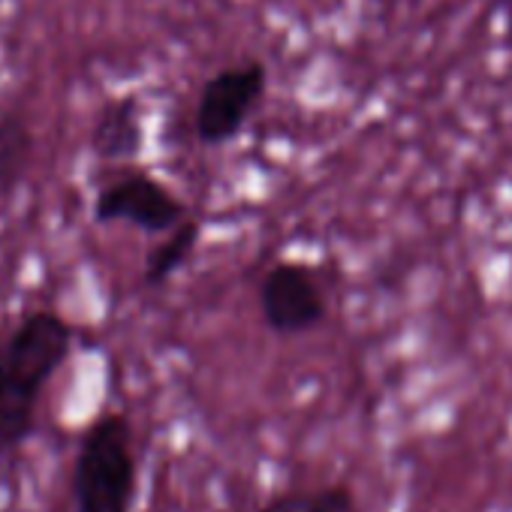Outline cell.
<instances>
[{
  "mask_svg": "<svg viewBox=\"0 0 512 512\" xmlns=\"http://www.w3.org/2000/svg\"><path fill=\"white\" fill-rule=\"evenodd\" d=\"M73 344V323L52 308L28 311L0 338V461L31 443L43 389L70 359Z\"/></svg>",
  "mask_w": 512,
  "mask_h": 512,
  "instance_id": "1",
  "label": "cell"
},
{
  "mask_svg": "<svg viewBox=\"0 0 512 512\" xmlns=\"http://www.w3.org/2000/svg\"><path fill=\"white\" fill-rule=\"evenodd\" d=\"M136 476L130 419L112 410L97 416L79 437L73 461V512H130Z\"/></svg>",
  "mask_w": 512,
  "mask_h": 512,
  "instance_id": "2",
  "label": "cell"
},
{
  "mask_svg": "<svg viewBox=\"0 0 512 512\" xmlns=\"http://www.w3.org/2000/svg\"><path fill=\"white\" fill-rule=\"evenodd\" d=\"M266 91L269 70L263 61H241L205 79L193 109V133L199 145L217 148L232 142L247 127L250 115L260 109Z\"/></svg>",
  "mask_w": 512,
  "mask_h": 512,
  "instance_id": "3",
  "label": "cell"
},
{
  "mask_svg": "<svg viewBox=\"0 0 512 512\" xmlns=\"http://www.w3.org/2000/svg\"><path fill=\"white\" fill-rule=\"evenodd\" d=\"M256 302H260L266 329L281 338L314 332L329 314V302L317 275L296 260H278L263 275Z\"/></svg>",
  "mask_w": 512,
  "mask_h": 512,
  "instance_id": "4",
  "label": "cell"
},
{
  "mask_svg": "<svg viewBox=\"0 0 512 512\" xmlns=\"http://www.w3.org/2000/svg\"><path fill=\"white\" fill-rule=\"evenodd\" d=\"M91 214L97 223H130L145 235H166L187 220V205L160 178L130 172L94 196Z\"/></svg>",
  "mask_w": 512,
  "mask_h": 512,
  "instance_id": "5",
  "label": "cell"
},
{
  "mask_svg": "<svg viewBox=\"0 0 512 512\" xmlns=\"http://www.w3.org/2000/svg\"><path fill=\"white\" fill-rule=\"evenodd\" d=\"M145 148V115L133 94L103 103L91 127V151L106 163H130Z\"/></svg>",
  "mask_w": 512,
  "mask_h": 512,
  "instance_id": "6",
  "label": "cell"
},
{
  "mask_svg": "<svg viewBox=\"0 0 512 512\" xmlns=\"http://www.w3.org/2000/svg\"><path fill=\"white\" fill-rule=\"evenodd\" d=\"M37 136L22 112H0V220L16 205L34 160Z\"/></svg>",
  "mask_w": 512,
  "mask_h": 512,
  "instance_id": "7",
  "label": "cell"
},
{
  "mask_svg": "<svg viewBox=\"0 0 512 512\" xmlns=\"http://www.w3.org/2000/svg\"><path fill=\"white\" fill-rule=\"evenodd\" d=\"M199 220H184L178 223L172 232L163 235L160 244H154L145 256V266H142V281L145 287L151 290H160L166 287L187 263H190V256L196 253V244H199Z\"/></svg>",
  "mask_w": 512,
  "mask_h": 512,
  "instance_id": "8",
  "label": "cell"
},
{
  "mask_svg": "<svg viewBox=\"0 0 512 512\" xmlns=\"http://www.w3.org/2000/svg\"><path fill=\"white\" fill-rule=\"evenodd\" d=\"M256 512H359L356 494L335 482L323 488H290L269 497Z\"/></svg>",
  "mask_w": 512,
  "mask_h": 512,
  "instance_id": "9",
  "label": "cell"
}]
</instances>
